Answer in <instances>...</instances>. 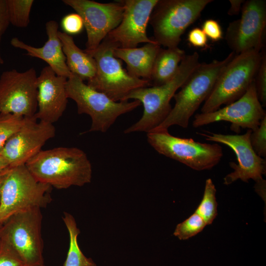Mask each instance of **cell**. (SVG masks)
<instances>
[{"label":"cell","instance_id":"8","mask_svg":"<svg viewBox=\"0 0 266 266\" xmlns=\"http://www.w3.org/2000/svg\"><path fill=\"white\" fill-rule=\"evenodd\" d=\"M212 0H158L149 20L154 40L166 48L178 47L182 35Z\"/></svg>","mask_w":266,"mask_h":266},{"label":"cell","instance_id":"7","mask_svg":"<svg viewBox=\"0 0 266 266\" xmlns=\"http://www.w3.org/2000/svg\"><path fill=\"white\" fill-rule=\"evenodd\" d=\"M52 188L37 181L25 165L11 167L1 190L0 226L21 211L46 207L52 201Z\"/></svg>","mask_w":266,"mask_h":266},{"label":"cell","instance_id":"9","mask_svg":"<svg viewBox=\"0 0 266 266\" xmlns=\"http://www.w3.org/2000/svg\"><path fill=\"white\" fill-rule=\"evenodd\" d=\"M147 140L159 154L196 170L212 168L223 156L222 148L218 143H201L192 138L175 136L168 131L148 133Z\"/></svg>","mask_w":266,"mask_h":266},{"label":"cell","instance_id":"32","mask_svg":"<svg viewBox=\"0 0 266 266\" xmlns=\"http://www.w3.org/2000/svg\"><path fill=\"white\" fill-rule=\"evenodd\" d=\"M202 30L207 38L217 41L223 38V31L220 24L214 19H207L202 25Z\"/></svg>","mask_w":266,"mask_h":266},{"label":"cell","instance_id":"38","mask_svg":"<svg viewBox=\"0 0 266 266\" xmlns=\"http://www.w3.org/2000/svg\"><path fill=\"white\" fill-rule=\"evenodd\" d=\"M10 168L11 167H9L0 173V199L1 188H2V186L4 180Z\"/></svg>","mask_w":266,"mask_h":266},{"label":"cell","instance_id":"14","mask_svg":"<svg viewBox=\"0 0 266 266\" xmlns=\"http://www.w3.org/2000/svg\"><path fill=\"white\" fill-rule=\"evenodd\" d=\"M266 116V111L259 100L254 81L245 94L234 102L211 112L196 114L192 126L199 128L214 122L226 121L231 123V128L233 131L237 132L240 128L253 131Z\"/></svg>","mask_w":266,"mask_h":266},{"label":"cell","instance_id":"18","mask_svg":"<svg viewBox=\"0 0 266 266\" xmlns=\"http://www.w3.org/2000/svg\"><path fill=\"white\" fill-rule=\"evenodd\" d=\"M67 78L57 75L49 66L44 67L37 77L38 121L53 124L65 112L68 99Z\"/></svg>","mask_w":266,"mask_h":266},{"label":"cell","instance_id":"23","mask_svg":"<svg viewBox=\"0 0 266 266\" xmlns=\"http://www.w3.org/2000/svg\"><path fill=\"white\" fill-rule=\"evenodd\" d=\"M62 218L69 236V248L64 266H97L91 258L84 255L79 246L77 237L80 231L73 216L65 212Z\"/></svg>","mask_w":266,"mask_h":266},{"label":"cell","instance_id":"5","mask_svg":"<svg viewBox=\"0 0 266 266\" xmlns=\"http://www.w3.org/2000/svg\"><path fill=\"white\" fill-rule=\"evenodd\" d=\"M66 90L68 98L76 103L78 113L91 117L92 123L88 132H106L120 116L141 104L137 100L114 101L73 73L67 79Z\"/></svg>","mask_w":266,"mask_h":266},{"label":"cell","instance_id":"34","mask_svg":"<svg viewBox=\"0 0 266 266\" xmlns=\"http://www.w3.org/2000/svg\"><path fill=\"white\" fill-rule=\"evenodd\" d=\"M10 24L6 4V0H0V64L4 63L0 51V42L2 37Z\"/></svg>","mask_w":266,"mask_h":266},{"label":"cell","instance_id":"27","mask_svg":"<svg viewBox=\"0 0 266 266\" xmlns=\"http://www.w3.org/2000/svg\"><path fill=\"white\" fill-rule=\"evenodd\" d=\"M206 224L196 213L177 225L173 235L180 240H186L202 231Z\"/></svg>","mask_w":266,"mask_h":266},{"label":"cell","instance_id":"10","mask_svg":"<svg viewBox=\"0 0 266 266\" xmlns=\"http://www.w3.org/2000/svg\"><path fill=\"white\" fill-rule=\"evenodd\" d=\"M41 208L34 207L15 214L0 226V237L6 240L26 266L44 264Z\"/></svg>","mask_w":266,"mask_h":266},{"label":"cell","instance_id":"35","mask_svg":"<svg viewBox=\"0 0 266 266\" xmlns=\"http://www.w3.org/2000/svg\"><path fill=\"white\" fill-rule=\"evenodd\" d=\"M231 7L228 14L230 15H238L242 9V5L245 1L243 0H230Z\"/></svg>","mask_w":266,"mask_h":266},{"label":"cell","instance_id":"3","mask_svg":"<svg viewBox=\"0 0 266 266\" xmlns=\"http://www.w3.org/2000/svg\"><path fill=\"white\" fill-rule=\"evenodd\" d=\"M235 55L232 52L223 60L200 63L173 96L175 104L166 119L152 132L168 131L174 125L187 128L190 118L208 98L221 72Z\"/></svg>","mask_w":266,"mask_h":266},{"label":"cell","instance_id":"16","mask_svg":"<svg viewBox=\"0 0 266 266\" xmlns=\"http://www.w3.org/2000/svg\"><path fill=\"white\" fill-rule=\"evenodd\" d=\"M53 124L25 117L19 130L7 141L0 154L10 167L26 163L41 150L47 141L55 135Z\"/></svg>","mask_w":266,"mask_h":266},{"label":"cell","instance_id":"29","mask_svg":"<svg viewBox=\"0 0 266 266\" xmlns=\"http://www.w3.org/2000/svg\"><path fill=\"white\" fill-rule=\"evenodd\" d=\"M25 266L12 246L0 237V266Z\"/></svg>","mask_w":266,"mask_h":266},{"label":"cell","instance_id":"1","mask_svg":"<svg viewBox=\"0 0 266 266\" xmlns=\"http://www.w3.org/2000/svg\"><path fill=\"white\" fill-rule=\"evenodd\" d=\"M38 181L58 189L91 182L92 165L86 154L76 147L41 150L25 165Z\"/></svg>","mask_w":266,"mask_h":266},{"label":"cell","instance_id":"12","mask_svg":"<svg viewBox=\"0 0 266 266\" xmlns=\"http://www.w3.org/2000/svg\"><path fill=\"white\" fill-rule=\"evenodd\" d=\"M239 19L229 23L225 38L235 54L249 50L260 51L264 46L266 26V1L244 2Z\"/></svg>","mask_w":266,"mask_h":266},{"label":"cell","instance_id":"22","mask_svg":"<svg viewBox=\"0 0 266 266\" xmlns=\"http://www.w3.org/2000/svg\"><path fill=\"white\" fill-rule=\"evenodd\" d=\"M185 56L184 51L178 47L161 48L153 65L150 82L158 86L171 80Z\"/></svg>","mask_w":266,"mask_h":266},{"label":"cell","instance_id":"17","mask_svg":"<svg viewBox=\"0 0 266 266\" xmlns=\"http://www.w3.org/2000/svg\"><path fill=\"white\" fill-rule=\"evenodd\" d=\"M158 0H123L124 10L119 25L106 38L119 47H137L141 43H157L146 32L152 11Z\"/></svg>","mask_w":266,"mask_h":266},{"label":"cell","instance_id":"26","mask_svg":"<svg viewBox=\"0 0 266 266\" xmlns=\"http://www.w3.org/2000/svg\"><path fill=\"white\" fill-rule=\"evenodd\" d=\"M25 117L14 114H0V152L10 137L23 125Z\"/></svg>","mask_w":266,"mask_h":266},{"label":"cell","instance_id":"6","mask_svg":"<svg viewBox=\"0 0 266 266\" xmlns=\"http://www.w3.org/2000/svg\"><path fill=\"white\" fill-rule=\"evenodd\" d=\"M118 46L105 37L93 51H85L91 55L96 63L94 77L87 81V85L102 93L114 101H125L133 90L148 87L150 82L131 76L122 66V62L114 55Z\"/></svg>","mask_w":266,"mask_h":266},{"label":"cell","instance_id":"20","mask_svg":"<svg viewBox=\"0 0 266 266\" xmlns=\"http://www.w3.org/2000/svg\"><path fill=\"white\" fill-rule=\"evenodd\" d=\"M161 48L157 43H147L140 47H116L114 55L125 62L127 71L131 76L150 82L153 65Z\"/></svg>","mask_w":266,"mask_h":266},{"label":"cell","instance_id":"28","mask_svg":"<svg viewBox=\"0 0 266 266\" xmlns=\"http://www.w3.org/2000/svg\"><path fill=\"white\" fill-rule=\"evenodd\" d=\"M250 140L255 153L260 157H266V116L261 121L259 127L252 131Z\"/></svg>","mask_w":266,"mask_h":266},{"label":"cell","instance_id":"19","mask_svg":"<svg viewBox=\"0 0 266 266\" xmlns=\"http://www.w3.org/2000/svg\"><path fill=\"white\" fill-rule=\"evenodd\" d=\"M45 30L48 39L40 47L29 45L16 37L11 39L10 44L16 48L26 51L27 55L45 62L57 75L68 78L72 73L66 63L62 44L58 35L57 22L55 20L47 21Z\"/></svg>","mask_w":266,"mask_h":266},{"label":"cell","instance_id":"24","mask_svg":"<svg viewBox=\"0 0 266 266\" xmlns=\"http://www.w3.org/2000/svg\"><path fill=\"white\" fill-rule=\"evenodd\" d=\"M216 189L210 178L206 179L202 199L195 212L200 216L207 225H210L217 215Z\"/></svg>","mask_w":266,"mask_h":266},{"label":"cell","instance_id":"21","mask_svg":"<svg viewBox=\"0 0 266 266\" xmlns=\"http://www.w3.org/2000/svg\"><path fill=\"white\" fill-rule=\"evenodd\" d=\"M58 35L62 44L67 66L71 73L84 81L93 78L96 72V63L93 57L79 48L71 35L60 31Z\"/></svg>","mask_w":266,"mask_h":266},{"label":"cell","instance_id":"37","mask_svg":"<svg viewBox=\"0 0 266 266\" xmlns=\"http://www.w3.org/2000/svg\"><path fill=\"white\" fill-rule=\"evenodd\" d=\"M10 167L5 158L0 154V173Z\"/></svg>","mask_w":266,"mask_h":266},{"label":"cell","instance_id":"4","mask_svg":"<svg viewBox=\"0 0 266 266\" xmlns=\"http://www.w3.org/2000/svg\"><path fill=\"white\" fill-rule=\"evenodd\" d=\"M262 56V52L257 50L235 55L219 74L201 113L214 111L242 97L255 80Z\"/></svg>","mask_w":266,"mask_h":266},{"label":"cell","instance_id":"30","mask_svg":"<svg viewBox=\"0 0 266 266\" xmlns=\"http://www.w3.org/2000/svg\"><path fill=\"white\" fill-rule=\"evenodd\" d=\"M262 59L254 82L259 100L264 107L266 105V55L263 51Z\"/></svg>","mask_w":266,"mask_h":266},{"label":"cell","instance_id":"13","mask_svg":"<svg viewBox=\"0 0 266 266\" xmlns=\"http://www.w3.org/2000/svg\"><path fill=\"white\" fill-rule=\"evenodd\" d=\"M82 18L87 40L85 51L96 49L122 19L124 7L121 0L100 3L90 0H63Z\"/></svg>","mask_w":266,"mask_h":266},{"label":"cell","instance_id":"11","mask_svg":"<svg viewBox=\"0 0 266 266\" xmlns=\"http://www.w3.org/2000/svg\"><path fill=\"white\" fill-rule=\"evenodd\" d=\"M37 77L33 67L23 72L3 71L0 76V114L34 116L37 109Z\"/></svg>","mask_w":266,"mask_h":266},{"label":"cell","instance_id":"25","mask_svg":"<svg viewBox=\"0 0 266 266\" xmlns=\"http://www.w3.org/2000/svg\"><path fill=\"white\" fill-rule=\"evenodd\" d=\"M33 2V0H6L10 24L18 28L27 27Z\"/></svg>","mask_w":266,"mask_h":266},{"label":"cell","instance_id":"39","mask_svg":"<svg viewBox=\"0 0 266 266\" xmlns=\"http://www.w3.org/2000/svg\"><path fill=\"white\" fill-rule=\"evenodd\" d=\"M45 266L44 265H41V266Z\"/></svg>","mask_w":266,"mask_h":266},{"label":"cell","instance_id":"31","mask_svg":"<svg viewBox=\"0 0 266 266\" xmlns=\"http://www.w3.org/2000/svg\"><path fill=\"white\" fill-rule=\"evenodd\" d=\"M61 24L64 33L70 35L80 33L84 27L82 18L77 13L65 16Z\"/></svg>","mask_w":266,"mask_h":266},{"label":"cell","instance_id":"33","mask_svg":"<svg viewBox=\"0 0 266 266\" xmlns=\"http://www.w3.org/2000/svg\"><path fill=\"white\" fill-rule=\"evenodd\" d=\"M187 39L189 42L194 47H205L207 46L208 38L200 28L192 29L189 32Z\"/></svg>","mask_w":266,"mask_h":266},{"label":"cell","instance_id":"2","mask_svg":"<svg viewBox=\"0 0 266 266\" xmlns=\"http://www.w3.org/2000/svg\"><path fill=\"white\" fill-rule=\"evenodd\" d=\"M200 64L198 52L186 55L171 80L161 85L139 88L130 93L125 100L139 101L143 105V112L141 118L126 129L124 133H148L160 125L171 110V99Z\"/></svg>","mask_w":266,"mask_h":266},{"label":"cell","instance_id":"36","mask_svg":"<svg viewBox=\"0 0 266 266\" xmlns=\"http://www.w3.org/2000/svg\"><path fill=\"white\" fill-rule=\"evenodd\" d=\"M254 189L256 192L264 200H266V182L264 179L255 182Z\"/></svg>","mask_w":266,"mask_h":266},{"label":"cell","instance_id":"15","mask_svg":"<svg viewBox=\"0 0 266 266\" xmlns=\"http://www.w3.org/2000/svg\"><path fill=\"white\" fill-rule=\"evenodd\" d=\"M252 131L247 130L243 134H224L211 132L199 133L206 140L226 145L231 148L236 155L237 163L232 162L230 166L233 171L224 178V184L230 185L240 179L248 182L252 179L255 182L263 179L266 174V159L259 157L253 150L250 140Z\"/></svg>","mask_w":266,"mask_h":266}]
</instances>
